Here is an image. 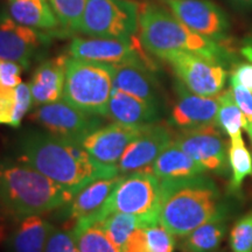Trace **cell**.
Listing matches in <instances>:
<instances>
[{
  "mask_svg": "<svg viewBox=\"0 0 252 252\" xmlns=\"http://www.w3.org/2000/svg\"><path fill=\"white\" fill-rule=\"evenodd\" d=\"M15 161L40 172L77 193L90 182L119 175L117 166L94 159L82 145L55 137L42 128H26L15 140Z\"/></svg>",
  "mask_w": 252,
  "mask_h": 252,
  "instance_id": "6da1fadb",
  "label": "cell"
},
{
  "mask_svg": "<svg viewBox=\"0 0 252 252\" xmlns=\"http://www.w3.org/2000/svg\"><path fill=\"white\" fill-rule=\"evenodd\" d=\"M75 195L30 166L0 160V210L14 222L67 206Z\"/></svg>",
  "mask_w": 252,
  "mask_h": 252,
  "instance_id": "7a4b0ae2",
  "label": "cell"
},
{
  "mask_svg": "<svg viewBox=\"0 0 252 252\" xmlns=\"http://www.w3.org/2000/svg\"><path fill=\"white\" fill-rule=\"evenodd\" d=\"M161 190L159 223L174 237H186L222 210L215 184L202 175L161 181Z\"/></svg>",
  "mask_w": 252,
  "mask_h": 252,
  "instance_id": "3957f363",
  "label": "cell"
},
{
  "mask_svg": "<svg viewBox=\"0 0 252 252\" xmlns=\"http://www.w3.org/2000/svg\"><path fill=\"white\" fill-rule=\"evenodd\" d=\"M138 36L147 53L161 60L175 52L194 53L219 62L224 58L220 42L195 33L171 11L153 4L139 5Z\"/></svg>",
  "mask_w": 252,
  "mask_h": 252,
  "instance_id": "277c9868",
  "label": "cell"
},
{
  "mask_svg": "<svg viewBox=\"0 0 252 252\" xmlns=\"http://www.w3.org/2000/svg\"><path fill=\"white\" fill-rule=\"evenodd\" d=\"M113 89V65L68 58L63 100L90 115L106 117Z\"/></svg>",
  "mask_w": 252,
  "mask_h": 252,
  "instance_id": "5b68a950",
  "label": "cell"
},
{
  "mask_svg": "<svg viewBox=\"0 0 252 252\" xmlns=\"http://www.w3.org/2000/svg\"><path fill=\"white\" fill-rule=\"evenodd\" d=\"M161 181L147 169L123 176L102 209L86 223H98L113 213H124L145 217L159 224L161 204ZM78 222V220H77Z\"/></svg>",
  "mask_w": 252,
  "mask_h": 252,
  "instance_id": "8992f818",
  "label": "cell"
},
{
  "mask_svg": "<svg viewBox=\"0 0 252 252\" xmlns=\"http://www.w3.org/2000/svg\"><path fill=\"white\" fill-rule=\"evenodd\" d=\"M80 33L123 41L139 34V5L132 0H88Z\"/></svg>",
  "mask_w": 252,
  "mask_h": 252,
  "instance_id": "52a82bcc",
  "label": "cell"
},
{
  "mask_svg": "<svg viewBox=\"0 0 252 252\" xmlns=\"http://www.w3.org/2000/svg\"><path fill=\"white\" fill-rule=\"evenodd\" d=\"M30 119L50 134L80 145L87 135L103 125L100 116L81 111L64 100L36 106L30 113Z\"/></svg>",
  "mask_w": 252,
  "mask_h": 252,
  "instance_id": "ba28073f",
  "label": "cell"
},
{
  "mask_svg": "<svg viewBox=\"0 0 252 252\" xmlns=\"http://www.w3.org/2000/svg\"><path fill=\"white\" fill-rule=\"evenodd\" d=\"M168 62L180 83L190 93L216 97L222 93L226 71L219 61L188 52H175L162 59Z\"/></svg>",
  "mask_w": 252,
  "mask_h": 252,
  "instance_id": "9c48e42d",
  "label": "cell"
},
{
  "mask_svg": "<svg viewBox=\"0 0 252 252\" xmlns=\"http://www.w3.org/2000/svg\"><path fill=\"white\" fill-rule=\"evenodd\" d=\"M68 53L71 58L89 61L108 64L135 63L154 69L139 39L123 41L105 37H75L68 47Z\"/></svg>",
  "mask_w": 252,
  "mask_h": 252,
  "instance_id": "30bf717a",
  "label": "cell"
},
{
  "mask_svg": "<svg viewBox=\"0 0 252 252\" xmlns=\"http://www.w3.org/2000/svg\"><path fill=\"white\" fill-rule=\"evenodd\" d=\"M52 34L18 24L9 15L0 17V59L17 62L24 70L40 58L52 42Z\"/></svg>",
  "mask_w": 252,
  "mask_h": 252,
  "instance_id": "8fae6325",
  "label": "cell"
},
{
  "mask_svg": "<svg viewBox=\"0 0 252 252\" xmlns=\"http://www.w3.org/2000/svg\"><path fill=\"white\" fill-rule=\"evenodd\" d=\"M173 141L206 171H225L228 151L223 132L215 123L182 128L180 133L174 135Z\"/></svg>",
  "mask_w": 252,
  "mask_h": 252,
  "instance_id": "7c38bea8",
  "label": "cell"
},
{
  "mask_svg": "<svg viewBox=\"0 0 252 252\" xmlns=\"http://www.w3.org/2000/svg\"><path fill=\"white\" fill-rule=\"evenodd\" d=\"M169 11L189 30L220 42L230 24L224 12L210 0H163Z\"/></svg>",
  "mask_w": 252,
  "mask_h": 252,
  "instance_id": "4fadbf2b",
  "label": "cell"
},
{
  "mask_svg": "<svg viewBox=\"0 0 252 252\" xmlns=\"http://www.w3.org/2000/svg\"><path fill=\"white\" fill-rule=\"evenodd\" d=\"M173 140L174 133L167 124L156 122L145 125L117 163L119 175L147 169Z\"/></svg>",
  "mask_w": 252,
  "mask_h": 252,
  "instance_id": "5bb4252c",
  "label": "cell"
},
{
  "mask_svg": "<svg viewBox=\"0 0 252 252\" xmlns=\"http://www.w3.org/2000/svg\"><path fill=\"white\" fill-rule=\"evenodd\" d=\"M143 127L118 123L102 125L87 135L81 145L97 161L117 166L116 163L119 162L126 149L140 134Z\"/></svg>",
  "mask_w": 252,
  "mask_h": 252,
  "instance_id": "9a60e30c",
  "label": "cell"
},
{
  "mask_svg": "<svg viewBox=\"0 0 252 252\" xmlns=\"http://www.w3.org/2000/svg\"><path fill=\"white\" fill-rule=\"evenodd\" d=\"M219 112V97H204L190 93L184 84H178V99L172 109V125L180 128L216 124Z\"/></svg>",
  "mask_w": 252,
  "mask_h": 252,
  "instance_id": "2e32d148",
  "label": "cell"
},
{
  "mask_svg": "<svg viewBox=\"0 0 252 252\" xmlns=\"http://www.w3.org/2000/svg\"><path fill=\"white\" fill-rule=\"evenodd\" d=\"M67 60L68 56L59 55L45 60L37 65L28 83L33 98V106L62 99Z\"/></svg>",
  "mask_w": 252,
  "mask_h": 252,
  "instance_id": "e0dca14e",
  "label": "cell"
},
{
  "mask_svg": "<svg viewBox=\"0 0 252 252\" xmlns=\"http://www.w3.org/2000/svg\"><path fill=\"white\" fill-rule=\"evenodd\" d=\"M112 65L113 88L156 106L160 105L159 87L152 74L153 69L135 63Z\"/></svg>",
  "mask_w": 252,
  "mask_h": 252,
  "instance_id": "ac0fdd59",
  "label": "cell"
},
{
  "mask_svg": "<svg viewBox=\"0 0 252 252\" xmlns=\"http://www.w3.org/2000/svg\"><path fill=\"white\" fill-rule=\"evenodd\" d=\"M122 179L123 175H117L90 182L78 190L74 198L67 204L65 217L69 220H74L75 223L80 220H89L94 217L102 209Z\"/></svg>",
  "mask_w": 252,
  "mask_h": 252,
  "instance_id": "d6986e66",
  "label": "cell"
},
{
  "mask_svg": "<svg viewBox=\"0 0 252 252\" xmlns=\"http://www.w3.org/2000/svg\"><path fill=\"white\" fill-rule=\"evenodd\" d=\"M106 118L128 126H145L159 118V106L113 88Z\"/></svg>",
  "mask_w": 252,
  "mask_h": 252,
  "instance_id": "ffe728a7",
  "label": "cell"
},
{
  "mask_svg": "<svg viewBox=\"0 0 252 252\" xmlns=\"http://www.w3.org/2000/svg\"><path fill=\"white\" fill-rule=\"evenodd\" d=\"M5 241L7 252H45L54 225L41 215L17 220Z\"/></svg>",
  "mask_w": 252,
  "mask_h": 252,
  "instance_id": "44dd1931",
  "label": "cell"
},
{
  "mask_svg": "<svg viewBox=\"0 0 252 252\" xmlns=\"http://www.w3.org/2000/svg\"><path fill=\"white\" fill-rule=\"evenodd\" d=\"M8 15L24 26L63 36V30L48 0H8Z\"/></svg>",
  "mask_w": 252,
  "mask_h": 252,
  "instance_id": "7402d4cb",
  "label": "cell"
},
{
  "mask_svg": "<svg viewBox=\"0 0 252 252\" xmlns=\"http://www.w3.org/2000/svg\"><path fill=\"white\" fill-rule=\"evenodd\" d=\"M147 171L153 173L160 181H175L202 175L206 169L173 141L159 154Z\"/></svg>",
  "mask_w": 252,
  "mask_h": 252,
  "instance_id": "603a6c76",
  "label": "cell"
},
{
  "mask_svg": "<svg viewBox=\"0 0 252 252\" xmlns=\"http://www.w3.org/2000/svg\"><path fill=\"white\" fill-rule=\"evenodd\" d=\"M224 219V214L220 210L213 219L184 237L182 249L186 252H213L216 250L225 234Z\"/></svg>",
  "mask_w": 252,
  "mask_h": 252,
  "instance_id": "cb8c5ba5",
  "label": "cell"
},
{
  "mask_svg": "<svg viewBox=\"0 0 252 252\" xmlns=\"http://www.w3.org/2000/svg\"><path fill=\"white\" fill-rule=\"evenodd\" d=\"M71 234L78 252H122L98 223L78 220L72 226Z\"/></svg>",
  "mask_w": 252,
  "mask_h": 252,
  "instance_id": "d4e9b609",
  "label": "cell"
},
{
  "mask_svg": "<svg viewBox=\"0 0 252 252\" xmlns=\"http://www.w3.org/2000/svg\"><path fill=\"white\" fill-rule=\"evenodd\" d=\"M105 234L115 243L116 247L123 249L128 237L137 229L156 225L145 217L124 213H113L98 222Z\"/></svg>",
  "mask_w": 252,
  "mask_h": 252,
  "instance_id": "484cf974",
  "label": "cell"
},
{
  "mask_svg": "<svg viewBox=\"0 0 252 252\" xmlns=\"http://www.w3.org/2000/svg\"><path fill=\"white\" fill-rule=\"evenodd\" d=\"M217 97H219V112L216 117V125L223 133L229 135L230 139L242 137L243 116L236 104L231 89L223 91Z\"/></svg>",
  "mask_w": 252,
  "mask_h": 252,
  "instance_id": "4316f807",
  "label": "cell"
},
{
  "mask_svg": "<svg viewBox=\"0 0 252 252\" xmlns=\"http://www.w3.org/2000/svg\"><path fill=\"white\" fill-rule=\"evenodd\" d=\"M228 162L232 173L230 189L238 190L245 178L252 175V156L242 137L230 139Z\"/></svg>",
  "mask_w": 252,
  "mask_h": 252,
  "instance_id": "83f0119b",
  "label": "cell"
},
{
  "mask_svg": "<svg viewBox=\"0 0 252 252\" xmlns=\"http://www.w3.org/2000/svg\"><path fill=\"white\" fill-rule=\"evenodd\" d=\"M64 35L80 33L88 0H48Z\"/></svg>",
  "mask_w": 252,
  "mask_h": 252,
  "instance_id": "f1b7e54d",
  "label": "cell"
},
{
  "mask_svg": "<svg viewBox=\"0 0 252 252\" xmlns=\"http://www.w3.org/2000/svg\"><path fill=\"white\" fill-rule=\"evenodd\" d=\"M232 252H252V212L241 217L230 232Z\"/></svg>",
  "mask_w": 252,
  "mask_h": 252,
  "instance_id": "f546056e",
  "label": "cell"
},
{
  "mask_svg": "<svg viewBox=\"0 0 252 252\" xmlns=\"http://www.w3.org/2000/svg\"><path fill=\"white\" fill-rule=\"evenodd\" d=\"M230 86L236 104L243 116V127L252 141V91L230 78Z\"/></svg>",
  "mask_w": 252,
  "mask_h": 252,
  "instance_id": "4dcf8cb0",
  "label": "cell"
},
{
  "mask_svg": "<svg viewBox=\"0 0 252 252\" xmlns=\"http://www.w3.org/2000/svg\"><path fill=\"white\" fill-rule=\"evenodd\" d=\"M14 94V110L9 126L17 128L20 127L24 117L32 109V106H33V98H32V93L28 83H20L18 87H15Z\"/></svg>",
  "mask_w": 252,
  "mask_h": 252,
  "instance_id": "1f68e13d",
  "label": "cell"
},
{
  "mask_svg": "<svg viewBox=\"0 0 252 252\" xmlns=\"http://www.w3.org/2000/svg\"><path fill=\"white\" fill-rule=\"evenodd\" d=\"M45 252H78L71 231L54 226L49 235Z\"/></svg>",
  "mask_w": 252,
  "mask_h": 252,
  "instance_id": "d6a6232c",
  "label": "cell"
},
{
  "mask_svg": "<svg viewBox=\"0 0 252 252\" xmlns=\"http://www.w3.org/2000/svg\"><path fill=\"white\" fill-rule=\"evenodd\" d=\"M24 68L17 62L0 59V84L7 88H15L21 82Z\"/></svg>",
  "mask_w": 252,
  "mask_h": 252,
  "instance_id": "836d02e7",
  "label": "cell"
},
{
  "mask_svg": "<svg viewBox=\"0 0 252 252\" xmlns=\"http://www.w3.org/2000/svg\"><path fill=\"white\" fill-rule=\"evenodd\" d=\"M122 252H158V250L147 236L145 228H139L128 237Z\"/></svg>",
  "mask_w": 252,
  "mask_h": 252,
  "instance_id": "e575fe53",
  "label": "cell"
},
{
  "mask_svg": "<svg viewBox=\"0 0 252 252\" xmlns=\"http://www.w3.org/2000/svg\"><path fill=\"white\" fill-rule=\"evenodd\" d=\"M14 88H7L0 84V125L11 124L14 110Z\"/></svg>",
  "mask_w": 252,
  "mask_h": 252,
  "instance_id": "d590c367",
  "label": "cell"
},
{
  "mask_svg": "<svg viewBox=\"0 0 252 252\" xmlns=\"http://www.w3.org/2000/svg\"><path fill=\"white\" fill-rule=\"evenodd\" d=\"M230 78L252 91V63H241L234 69Z\"/></svg>",
  "mask_w": 252,
  "mask_h": 252,
  "instance_id": "8d00e7d4",
  "label": "cell"
},
{
  "mask_svg": "<svg viewBox=\"0 0 252 252\" xmlns=\"http://www.w3.org/2000/svg\"><path fill=\"white\" fill-rule=\"evenodd\" d=\"M241 53L248 61L252 62V34L248 37V39H245L243 47H242L241 49Z\"/></svg>",
  "mask_w": 252,
  "mask_h": 252,
  "instance_id": "74e56055",
  "label": "cell"
},
{
  "mask_svg": "<svg viewBox=\"0 0 252 252\" xmlns=\"http://www.w3.org/2000/svg\"><path fill=\"white\" fill-rule=\"evenodd\" d=\"M237 2H241V4L247 5V6H251L252 7V0H236Z\"/></svg>",
  "mask_w": 252,
  "mask_h": 252,
  "instance_id": "f35d334b",
  "label": "cell"
}]
</instances>
